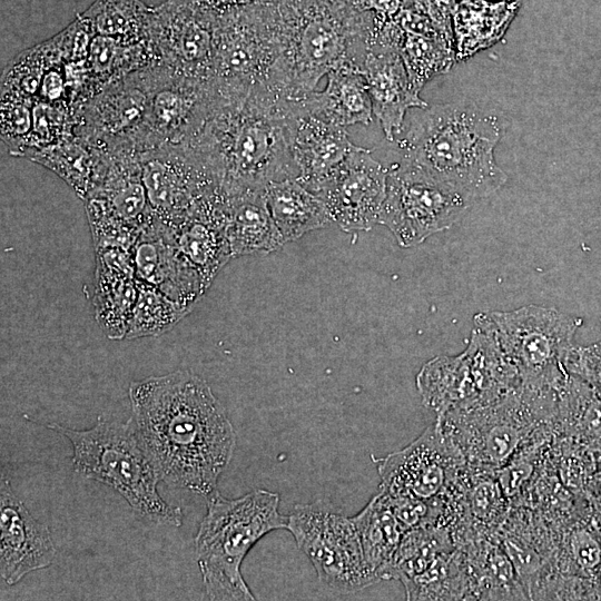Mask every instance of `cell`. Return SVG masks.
Wrapping results in <instances>:
<instances>
[{"label": "cell", "mask_w": 601, "mask_h": 601, "mask_svg": "<svg viewBox=\"0 0 601 601\" xmlns=\"http://www.w3.org/2000/svg\"><path fill=\"white\" fill-rule=\"evenodd\" d=\"M130 422L159 480L209 496L228 466L236 432L208 383L178 370L129 385Z\"/></svg>", "instance_id": "cell-1"}, {"label": "cell", "mask_w": 601, "mask_h": 601, "mask_svg": "<svg viewBox=\"0 0 601 601\" xmlns=\"http://www.w3.org/2000/svg\"><path fill=\"white\" fill-rule=\"evenodd\" d=\"M292 105L267 85L240 88L211 80L179 146L207 169L225 195L296 179L288 130Z\"/></svg>", "instance_id": "cell-2"}, {"label": "cell", "mask_w": 601, "mask_h": 601, "mask_svg": "<svg viewBox=\"0 0 601 601\" xmlns=\"http://www.w3.org/2000/svg\"><path fill=\"white\" fill-rule=\"evenodd\" d=\"M269 6L278 56L266 83L297 101L316 90L331 70L352 65L362 71L376 16L348 0H277Z\"/></svg>", "instance_id": "cell-3"}, {"label": "cell", "mask_w": 601, "mask_h": 601, "mask_svg": "<svg viewBox=\"0 0 601 601\" xmlns=\"http://www.w3.org/2000/svg\"><path fill=\"white\" fill-rule=\"evenodd\" d=\"M413 115L397 147L398 161L452 185L472 200L487 197L506 181L494 149L499 119L476 109L440 104Z\"/></svg>", "instance_id": "cell-4"}, {"label": "cell", "mask_w": 601, "mask_h": 601, "mask_svg": "<svg viewBox=\"0 0 601 601\" xmlns=\"http://www.w3.org/2000/svg\"><path fill=\"white\" fill-rule=\"evenodd\" d=\"M207 500V512L195 536V555L209 600L252 601L254 594L240 568L249 550L267 533L286 529L279 495L257 489L237 497L218 491Z\"/></svg>", "instance_id": "cell-5"}, {"label": "cell", "mask_w": 601, "mask_h": 601, "mask_svg": "<svg viewBox=\"0 0 601 601\" xmlns=\"http://www.w3.org/2000/svg\"><path fill=\"white\" fill-rule=\"evenodd\" d=\"M48 428L63 435L72 447L73 471L83 479L106 484L147 520L179 528L183 512L158 493L159 476L130 422L98 417L87 430H73L58 423Z\"/></svg>", "instance_id": "cell-6"}, {"label": "cell", "mask_w": 601, "mask_h": 601, "mask_svg": "<svg viewBox=\"0 0 601 601\" xmlns=\"http://www.w3.org/2000/svg\"><path fill=\"white\" fill-rule=\"evenodd\" d=\"M559 390L518 387L490 403L436 417L465 464L496 471L536 436L553 432Z\"/></svg>", "instance_id": "cell-7"}, {"label": "cell", "mask_w": 601, "mask_h": 601, "mask_svg": "<svg viewBox=\"0 0 601 601\" xmlns=\"http://www.w3.org/2000/svg\"><path fill=\"white\" fill-rule=\"evenodd\" d=\"M581 325L580 317L539 305L474 316V327L492 335L516 370L521 386L530 390L558 388L564 383L569 375L565 357Z\"/></svg>", "instance_id": "cell-8"}, {"label": "cell", "mask_w": 601, "mask_h": 601, "mask_svg": "<svg viewBox=\"0 0 601 601\" xmlns=\"http://www.w3.org/2000/svg\"><path fill=\"white\" fill-rule=\"evenodd\" d=\"M520 386L516 370L495 339L477 327L462 353L432 358L416 376L422 402L436 417L490 403Z\"/></svg>", "instance_id": "cell-9"}, {"label": "cell", "mask_w": 601, "mask_h": 601, "mask_svg": "<svg viewBox=\"0 0 601 601\" xmlns=\"http://www.w3.org/2000/svg\"><path fill=\"white\" fill-rule=\"evenodd\" d=\"M473 201L452 185L397 161L387 168L378 224L391 230L400 246L413 247L453 226Z\"/></svg>", "instance_id": "cell-10"}, {"label": "cell", "mask_w": 601, "mask_h": 601, "mask_svg": "<svg viewBox=\"0 0 601 601\" xmlns=\"http://www.w3.org/2000/svg\"><path fill=\"white\" fill-rule=\"evenodd\" d=\"M286 529L325 585L353 593L377 583L366 565L352 518L322 501L296 504L287 516Z\"/></svg>", "instance_id": "cell-11"}, {"label": "cell", "mask_w": 601, "mask_h": 601, "mask_svg": "<svg viewBox=\"0 0 601 601\" xmlns=\"http://www.w3.org/2000/svg\"><path fill=\"white\" fill-rule=\"evenodd\" d=\"M277 56L268 3L252 2L218 17L214 81L242 88L266 85Z\"/></svg>", "instance_id": "cell-12"}, {"label": "cell", "mask_w": 601, "mask_h": 601, "mask_svg": "<svg viewBox=\"0 0 601 601\" xmlns=\"http://www.w3.org/2000/svg\"><path fill=\"white\" fill-rule=\"evenodd\" d=\"M373 461L381 492L428 503L444 499L465 464L436 422L407 446Z\"/></svg>", "instance_id": "cell-13"}, {"label": "cell", "mask_w": 601, "mask_h": 601, "mask_svg": "<svg viewBox=\"0 0 601 601\" xmlns=\"http://www.w3.org/2000/svg\"><path fill=\"white\" fill-rule=\"evenodd\" d=\"M217 19L186 0H169L152 7L148 40L158 65L177 75L210 82Z\"/></svg>", "instance_id": "cell-14"}, {"label": "cell", "mask_w": 601, "mask_h": 601, "mask_svg": "<svg viewBox=\"0 0 601 601\" xmlns=\"http://www.w3.org/2000/svg\"><path fill=\"white\" fill-rule=\"evenodd\" d=\"M154 66L112 81L82 102L73 115V134L104 148L139 151Z\"/></svg>", "instance_id": "cell-15"}, {"label": "cell", "mask_w": 601, "mask_h": 601, "mask_svg": "<svg viewBox=\"0 0 601 601\" xmlns=\"http://www.w3.org/2000/svg\"><path fill=\"white\" fill-rule=\"evenodd\" d=\"M141 179L158 221L175 227L219 188L207 169L179 145L139 152Z\"/></svg>", "instance_id": "cell-16"}, {"label": "cell", "mask_w": 601, "mask_h": 601, "mask_svg": "<svg viewBox=\"0 0 601 601\" xmlns=\"http://www.w3.org/2000/svg\"><path fill=\"white\" fill-rule=\"evenodd\" d=\"M387 169L370 149L356 146L313 190L344 231L370 230L386 197Z\"/></svg>", "instance_id": "cell-17"}, {"label": "cell", "mask_w": 601, "mask_h": 601, "mask_svg": "<svg viewBox=\"0 0 601 601\" xmlns=\"http://www.w3.org/2000/svg\"><path fill=\"white\" fill-rule=\"evenodd\" d=\"M0 575L8 585L52 564L57 548L47 525L36 520L14 494L9 481L0 484Z\"/></svg>", "instance_id": "cell-18"}, {"label": "cell", "mask_w": 601, "mask_h": 601, "mask_svg": "<svg viewBox=\"0 0 601 601\" xmlns=\"http://www.w3.org/2000/svg\"><path fill=\"white\" fill-rule=\"evenodd\" d=\"M208 87L209 82L155 65L139 151L180 145L197 117Z\"/></svg>", "instance_id": "cell-19"}, {"label": "cell", "mask_w": 601, "mask_h": 601, "mask_svg": "<svg viewBox=\"0 0 601 601\" xmlns=\"http://www.w3.org/2000/svg\"><path fill=\"white\" fill-rule=\"evenodd\" d=\"M289 146L297 180L313 191L356 147L345 127L308 110L303 100L293 102L288 118Z\"/></svg>", "instance_id": "cell-20"}, {"label": "cell", "mask_w": 601, "mask_h": 601, "mask_svg": "<svg viewBox=\"0 0 601 601\" xmlns=\"http://www.w3.org/2000/svg\"><path fill=\"white\" fill-rule=\"evenodd\" d=\"M362 73L367 83L373 115L380 121L386 139L393 141L402 132L406 111L428 106L413 89L398 51H368Z\"/></svg>", "instance_id": "cell-21"}, {"label": "cell", "mask_w": 601, "mask_h": 601, "mask_svg": "<svg viewBox=\"0 0 601 601\" xmlns=\"http://www.w3.org/2000/svg\"><path fill=\"white\" fill-rule=\"evenodd\" d=\"M224 213L231 257L270 253L285 244L268 209L265 189L224 194Z\"/></svg>", "instance_id": "cell-22"}, {"label": "cell", "mask_w": 601, "mask_h": 601, "mask_svg": "<svg viewBox=\"0 0 601 601\" xmlns=\"http://www.w3.org/2000/svg\"><path fill=\"white\" fill-rule=\"evenodd\" d=\"M457 548L467 565V600H529L512 561L495 538L479 539Z\"/></svg>", "instance_id": "cell-23"}, {"label": "cell", "mask_w": 601, "mask_h": 601, "mask_svg": "<svg viewBox=\"0 0 601 601\" xmlns=\"http://www.w3.org/2000/svg\"><path fill=\"white\" fill-rule=\"evenodd\" d=\"M326 76L324 90H315L302 99L304 106L323 119L343 127L372 122V101L362 71L355 66L344 65Z\"/></svg>", "instance_id": "cell-24"}, {"label": "cell", "mask_w": 601, "mask_h": 601, "mask_svg": "<svg viewBox=\"0 0 601 601\" xmlns=\"http://www.w3.org/2000/svg\"><path fill=\"white\" fill-rule=\"evenodd\" d=\"M519 7L514 0H459L453 16L456 60L500 41Z\"/></svg>", "instance_id": "cell-25"}, {"label": "cell", "mask_w": 601, "mask_h": 601, "mask_svg": "<svg viewBox=\"0 0 601 601\" xmlns=\"http://www.w3.org/2000/svg\"><path fill=\"white\" fill-rule=\"evenodd\" d=\"M265 196L284 243L333 221L324 201L295 178L269 183Z\"/></svg>", "instance_id": "cell-26"}, {"label": "cell", "mask_w": 601, "mask_h": 601, "mask_svg": "<svg viewBox=\"0 0 601 601\" xmlns=\"http://www.w3.org/2000/svg\"><path fill=\"white\" fill-rule=\"evenodd\" d=\"M552 430L554 436L574 441L601 456V397L571 374L559 390Z\"/></svg>", "instance_id": "cell-27"}, {"label": "cell", "mask_w": 601, "mask_h": 601, "mask_svg": "<svg viewBox=\"0 0 601 601\" xmlns=\"http://www.w3.org/2000/svg\"><path fill=\"white\" fill-rule=\"evenodd\" d=\"M366 565L377 582L391 580L394 555L405 533L385 496L378 492L352 518Z\"/></svg>", "instance_id": "cell-28"}, {"label": "cell", "mask_w": 601, "mask_h": 601, "mask_svg": "<svg viewBox=\"0 0 601 601\" xmlns=\"http://www.w3.org/2000/svg\"><path fill=\"white\" fill-rule=\"evenodd\" d=\"M150 12L140 0H96L81 16L95 35L138 42L148 40Z\"/></svg>", "instance_id": "cell-29"}, {"label": "cell", "mask_w": 601, "mask_h": 601, "mask_svg": "<svg viewBox=\"0 0 601 601\" xmlns=\"http://www.w3.org/2000/svg\"><path fill=\"white\" fill-rule=\"evenodd\" d=\"M189 312L190 308L171 299L157 287L137 280V297L125 338L161 335Z\"/></svg>", "instance_id": "cell-30"}, {"label": "cell", "mask_w": 601, "mask_h": 601, "mask_svg": "<svg viewBox=\"0 0 601 601\" xmlns=\"http://www.w3.org/2000/svg\"><path fill=\"white\" fill-rule=\"evenodd\" d=\"M400 55L413 89L420 93L435 76L447 72L456 61L454 43L444 37L405 33Z\"/></svg>", "instance_id": "cell-31"}, {"label": "cell", "mask_w": 601, "mask_h": 601, "mask_svg": "<svg viewBox=\"0 0 601 601\" xmlns=\"http://www.w3.org/2000/svg\"><path fill=\"white\" fill-rule=\"evenodd\" d=\"M32 111L24 102L13 96L2 93L1 98V137L12 154L19 155L31 136Z\"/></svg>", "instance_id": "cell-32"}, {"label": "cell", "mask_w": 601, "mask_h": 601, "mask_svg": "<svg viewBox=\"0 0 601 601\" xmlns=\"http://www.w3.org/2000/svg\"><path fill=\"white\" fill-rule=\"evenodd\" d=\"M564 367L601 397V341L588 346L573 345L566 354Z\"/></svg>", "instance_id": "cell-33"}, {"label": "cell", "mask_w": 601, "mask_h": 601, "mask_svg": "<svg viewBox=\"0 0 601 601\" xmlns=\"http://www.w3.org/2000/svg\"><path fill=\"white\" fill-rule=\"evenodd\" d=\"M194 7L208 12L215 17H220L238 7L252 3L253 0H186Z\"/></svg>", "instance_id": "cell-34"}, {"label": "cell", "mask_w": 601, "mask_h": 601, "mask_svg": "<svg viewBox=\"0 0 601 601\" xmlns=\"http://www.w3.org/2000/svg\"><path fill=\"white\" fill-rule=\"evenodd\" d=\"M584 494L590 504L592 516L601 529V467L590 479Z\"/></svg>", "instance_id": "cell-35"}, {"label": "cell", "mask_w": 601, "mask_h": 601, "mask_svg": "<svg viewBox=\"0 0 601 601\" xmlns=\"http://www.w3.org/2000/svg\"><path fill=\"white\" fill-rule=\"evenodd\" d=\"M592 600H601V568L593 579Z\"/></svg>", "instance_id": "cell-36"}]
</instances>
